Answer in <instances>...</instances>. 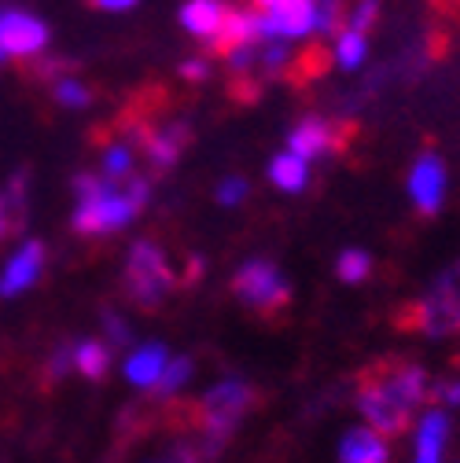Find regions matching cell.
I'll use <instances>...</instances> for the list:
<instances>
[{"instance_id": "obj_17", "label": "cell", "mask_w": 460, "mask_h": 463, "mask_svg": "<svg viewBox=\"0 0 460 463\" xmlns=\"http://www.w3.org/2000/svg\"><path fill=\"white\" fill-rule=\"evenodd\" d=\"M228 8H233L228 0H188V5L181 8V26H185L192 37H199L203 44H210V41L217 37V30H221Z\"/></svg>"}, {"instance_id": "obj_22", "label": "cell", "mask_w": 460, "mask_h": 463, "mask_svg": "<svg viewBox=\"0 0 460 463\" xmlns=\"http://www.w3.org/2000/svg\"><path fill=\"white\" fill-rule=\"evenodd\" d=\"M335 276L342 279V283H365L369 276H372V254L369 250H342L339 258H335Z\"/></svg>"}, {"instance_id": "obj_21", "label": "cell", "mask_w": 460, "mask_h": 463, "mask_svg": "<svg viewBox=\"0 0 460 463\" xmlns=\"http://www.w3.org/2000/svg\"><path fill=\"white\" fill-rule=\"evenodd\" d=\"M133 162H137V151H133L126 140H114V144L103 151L100 169H103L107 181H126V177H133Z\"/></svg>"}, {"instance_id": "obj_3", "label": "cell", "mask_w": 460, "mask_h": 463, "mask_svg": "<svg viewBox=\"0 0 460 463\" xmlns=\"http://www.w3.org/2000/svg\"><path fill=\"white\" fill-rule=\"evenodd\" d=\"M126 287L140 306H158L177 287V272L166 250L151 240H137L126 254Z\"/></svg>"}, {"instance_id": "obj_19", "label": "cell", "mask_w": 460, "mask_h": 463, "mask_svg": "<svg viewBox=\"0 0 460 463\" xmlns=\"http://www.w3.org/2000/svg\"><path fill=\"white\" fill-rule=\"evenodd\" d=\"M110 364H114V357H110V342H103V338H85V342H78L74 345V368H78V375H85V379H103L107 372H110Z\"/></svg>"}, {"instance_id": "obj_27", "label": "cell", "mask_w": 460, "mask_h": 463, "mask_svg": "<svg viewBox=\"0 0 460 463\" xmlns=\"http://www.w3.org/2000/svg\"><path fill=\"white\" fill-rule=\"evenodd\" d=\"M247 195H251V184H247L244 177H225V181L217 184V192H214V199H217L221 206H240Z\"/></svg>"}, {"instance_id": "obj_26", "label": "cell", "mask_w": 460, "mask_h": 463, "mask_svg": "<svg viewBox=\"0 0 460 463\" xmlns=\"http://www.w3.org/2000/svg\"><path fill=\"white\" fill-rule=\"evenodd\" d=\"M313 19L321 33H339L342 23V0H313Z\"/></svg>"}, {"instance_id": "obj_11", "label": "cell", "mask_w": 460, "mask_h": 463, "mask_svg": "<svg viewBox=\"0 0 460 463\" xmlns=\"http://www.w3.org/2000/svg\"><path fill=\"white\" fill-rule=\"evenodd\" d=\"M342 144V129L331 126L328 118H321V114H306V118L287 133V151L299 155L302 162H313L328 151H335Z\"/></svg>"}, {"instance_id": "obj_33", "label": "cell", "mask_w": 460, "mask_h": 463, "mask_svg": "<svg viewBox=\"0 0 460 463\" xmlns=\"http://www.w3.org/2000/svg\"><path fill=\"white\" fill-rule=\"evenodd\" d=\"M92 8H100V12H129L137 0H89Z\"/></svg>"}, {"instance_id": "obj_12", "label": "cell", "mask_w": 460, "mask_h": 463, "mask_svg": "<svg viewBox=\"0 0 460 463\" xmlns=\"http://www.w3.org/2000/svg\"><path fill=\"white\" fill-rule=\"evenodd\" d=\"M247 44H262V12H251V8H228L217 37L206 44L214 55H228L236 48H247Z\"/></svg>"}, {"instance_id": "obj_2", "label": "cell", "mask_w": 460, "mask_h": 463, "mask_svg": "<svg viewBox=\"0 0 460 463\" xmlns=\"http://www.w3.org/2000/svg\"><path fill=\"white\" fill-rule=\"evenodd\" d=\"M78 192V206H74V228L85 236H107V232H119L126 224L137 221V213L144 210L151 184L144 177H126V181H107L103 173H81L74 181Z\"/></svg>"}, {"instance_id": "obj_5", "label": "cell", "mask_w": 460, "mask_h": 463, "mask_svg": "<svg viewBox=\"0 0 460 463\" xmlns=\"http://www.w3.org/2000/svg\"><path fill=\"white\" fill-rule=\"evenodd\" d=\"M254 404V390L244 383V379H221L214 383L203 401H199V412H203V427L214 441H225L240 427V420L251 412Z\"/></svg>"}, {"instance_id": "obj_18", "label": "cell", "mask_w": 460, "mask_h": 463, "mask_svg": "<svg viewBox=\"0 0 460 463\" xmlns=\"http://www.w3.org/2000/svg\"><path fill=\"white\" fill-rule=\"evenodd\" d=\"M269 181H273V188H280V192H287V195H299V192H306V184H310V162H302V158L292 155V151L273 155V158H269Z\"/></svg>"}, {"instance_id": "obj_1", "label": "cell", "mask_w": 460, "mask_h": 463, "mask_svg": "<svg viewBox=\"0 0 460 463\" xmlns=\"http://www.w3.org/2000/svg\"><path fill=\"white\" fill-rule=\"evenodd\" d=\"M427 393H431V383L424 368L394 364V368H383V375L361 383L358 412L365 427H372L383 438H394L413 427V412L427 401Z\"/></svg>"}, {"instance_id": "obj_20", "label": "cell", "mask_w": 460, "mask_h": 463, "mask_svg": "<svg viewBox=\"0 0 460 463\" xmlns=\"http://www.w3.org/2000/svg\"><path fill=\"white\" fill-rule=\"evenodd\" d=\"M365 55H369L365 33H358V30H339L335 33V63L342 71H358L365 63Z\"/></svg>"}, {"instance_id": "obj_7", "label": "cell", "mask_w": 460, "mask_h": 463, "mask_svg": "<svg viewBox=\"0 0 460 463\" xmlns=\"http://www.w3.org/2000/svg\"><path fill=\"white\" fill-rule=\"evenodd\" d=\"M0 48H5V55H15V60H37L48 48V26L30 12L5 8L0 12Z\"/></svg>"}, {"instance_id": "obj_13", "label": "cell", "mask_w": 460, "mask_h": 463, "mask_svg": "<svg viewBox=\"0 0 460 463\" xmlns=\"http://www.w3.org/2000/svg\"><path fill=\"white\" fill-rule=\"evenodd\" d=\"M188 140H192L188 122H166V126H158V129H144V133H140V147H144V155H148V162H151L155 169L177 165V158L185 155Z\"/></svg>"}, {"instance_id": "obj_29", "label": "cell", "mask_w": 460, "mask_h": 463, "mask_svg": "<svg viewBox=\"0 0 460 463\" xmlns=\"http://www.w3.org/2000/svg\"><path fill=\"white\" fill-rule=\"evenodd\" d=\"M427 397H431L435 404H442V409H456V404H460V379H449V383L431 386Z\"/></svg>"}, {"instance_id": "obj_30", "label": "cell", "mask_w": 460, "mask_h": 463, "mask_svg": "<svg viewBox=\"0 0 460 463\" xmlns=\"http://www.w3.org/2000/svg\"><path fill=\"white\" fill-rule=\"evenodd\" d=\"M177 74H181L185 81H206V78H210V63H206V60H185V63L177 67Z\"/></svg>"}, {"instance_id": "obj_4", "label": "cell", "mask_w": 460, "mask_h": 463, "mask_svg": "<svg viewBox=\"0 0 460 463\" xmlns=\"http://www.w3.org/2000/svg\"><path fill=\"white\" fill-rule=\"evenodd\" d=\"M233 291L244 306H251L258 313H280L287 302H292V283H287V276L265 258H247L236 269Z\"/></svg>"}, {"instance_id": "obj_14", "label": "cell", "mask_w": 460, "mask_h": 463, "mask_svg": "<svg viewBox=\"0 0 460 463\" xmlns=\"http://www.w3.org/2000/svg\"><path fill=\"white\" fill-rule=\"evenodd\" d=\"M169 364V354H166V345L162 342H140L137 350L126 357V383L137 386V390H155V383L162 379Z\"/></svg>"}, {"instance_id": "obj_32", "label": "cell", "mask_w": 460, "mask_h": 463, "mask_svg": "<svg viewBox=\"0 0 460 463\" xmlns=\"http://www.w3.org/2000/svg\"><path fill=\"white\" fill-rule=\"evenodd\" d=\"M107 335H110V342L126 345V342H129V327H126V320H114V317H107Z\"/></svg>"}, {"instance_id": "obj_25", "label": "cell", "mask_w": 460, "mask_h": 463, "mask_svg": "<svg viewBox=\"0 0 460 463\" xmlns=\"http://www.w3.org/2000/svg\"><path fill=\"white\" fill-rule=\"evenodd\" d=\"M52 96H55V103L74 107V110H81V107H89V103H92V89H89L81 78H71V74H63L60 81L52 85Z\"/></svg>"}, {"instance_id": "obj_15", "label": "cell", "mask_w": 460, "mask_h": 463, "mask_svg": "<svg viewBox=\"0 0 460 463\" xmlns=\"http://www.w3.org/2000/svg\"><path fill=\"white\" fill-rule=\"evenodd\" d=\"M417 456L413 463H442V452H446V441H449V416L442 409H427L420 420H417Z\"/></svg>"}, {"instance_id": "obj_9", "label": "cell", "mask_w": 460, "mask_h": 463, "mask_svg": "<svg viewBox=\"0 0 460 463\" xmlns=\"http://www.w3.org/2000/svg\"><path fill=\"white\" fill-rule=\"evenodd\" d=\"M446 188H449V173L438 155H420L409 169V199L424 217H435L446 206Z\"/></svg>"}, {"instance_id": "obj_8", "label": "cell", "mask_w": 460, "mask_h": 463, "mask_svg": "<svg viewBox=\"0 0 460 463\" xmlns=\"http://www.w3.org/2000/svg\"><path fill=\"white\" fill-rule=\"evenodd\" d=\"M313 30V0H276V5L262 8V41H299Z\"/></svg>"}, {"instance_id": "obj_6", "label": "cell", "mask_w": 460, "mask_h": 463, "mask_svg": "<svg viewBox=\"0 0 460 463\" xmlns=\"http://www.w3.org/2000/svg\"><path fill=\"white\" fill-rule=\"evenodd\" d=\"M413 324L435 338L460 331V261L453 269H446V276L431 287V295L417 306Z\"/></svg>"}, {"instance_id": "obj_35", "label": "cell", "mask_w": 460, "mask_h": 463, "mask_svg": "<svg viewBox=\"0 0 460 463\" xmlns=\"http://www.w3.org/2000/svg\"><path fill=\"white\" fill-rule=\"evenodd\" d=\"M0 60H5V48H0Z\"/></svg>"}, {"instance_id": "obj_31", "label": "cell", "mask_w": 460, "mask_h": 463, "mask_svg": "<svg viewBox=\"0 0 460 463\" xmlns=\"http://www.w3.org/2000/svg\"><path fill=\"white\" fill-rule=\"evenodd\" d=\"M155 463H199V456L188 449V445H177V449H169V452H162Z\"/></svg>"}, {"instance_id": "obj_10", "label": "cell", "mask_w": 460, "mask_h": 463, "mask_svg": "<svg viewBox=\"0 0 460 463\" xmlns=\"http://www.w3.org/2000/svg\"><path fill=\"white\" fill-rule=\"evenodd\" d=\"M44 272V243L37 240H26L8 261L0 269V298H19L26 295L30 287L41 279Z\"/></svg>"}, {"instance_id": "obj_28", "label": "cell", "mask_w": 460, "mask_h": 463, "mask_svg": "<svg viewBox=\"0 0 460 463\" xmlns=\"http://www.w3.org/2000/svg\"><path fill=\"white\" fill-rule=\"evenodd\" d=\"M379 19V0H358V8L350 12V23H347V30H358V33H365L372 23Z\"/></svg>"}, {"instance_id": "obj_23", "label": "cell", "mask_w": 460, "mask_h": 463, "mask_svg": "<svg viewBox=\"0 0 460 463\" xmlns=\"http://www.w3.org/2000/svg\"><path fill=\"white\" fill-rule=\"evenodd\" d=\"M196 375V364H192V357H177V361H169L166 364V372H162V379L155 383V397H174L177 390H185L188 386V379Z\"/></svg>"}, {"instance_id": "obj_16", "label": "cell", "mask_w": 460, "mask_h": 463, "mask_svg": "<svg viewBox=\"0 0 460 463\" xmlns=\"http://www.w3.org/2000/svg\"><path fill=\"white\" fill-rule=\"evenodd\" d=\"M339 463H390L387 438L372 427H354L339 441Z\"/></svg>"}, {"instance_id": "obj_34", "label": "cell", "mask_w": 460, "mask_h": 463, "mask_svg": "<svg viewBox=\"0 0 460 463\" xmlns=\"http://www.w3.org/2000/svg\"><path fill=\"white\" fill-rule=\"evenodd\" d=\"M254 5H258V8H269V5H276V0H254Z\"/></svg>"}, {"instance_id": "obj_24", "label": "cell", "mask_w": 460, "mask_h": 463, "mask_svg": "<svg viewBox=\"0 0 460 463\" xmlns=\"http://www.w3.org/2000/svg\"><path fill=\"white\" fill-rule=\"evenodd\" d=\"M23 221V177L12 181L8 192H0V240Z\"/></svg>"}]
</instances>
